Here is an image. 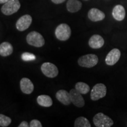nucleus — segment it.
Here are the masks:
<instances>
[{"instance_id":"1","label":"nucleus","mask_w":127,"mask_h":127,"mask_svg":"<svg viewBox=\"0 0 127 127\" xmlns=\"http://www.w3.org/2000/svg\"><path fill=\"white\" fill-rule=\"evenodd\" d=\"M98 63V58L96 55L90 54L79 57L78 64L79 66L85 68H92L96 65Z\"/></svg>"},{"instance_id":"2","label":"nucleus","mask_w":127,"mask_h":127,"mask_svg":"<svg viewBox=\"0 0 127 127\" xmlns=\"http://www.w3.org/2000/svg\"><path fill=\"white\" fill-rule=\"evenodd\" d=\"M71 30L69 26L66 24H61L56 28L55 35L58 40L65 41L70 38Z\"/></svg>"},{"instance_id":"3","label":"nucleus","mask_w":127,"mask_h":127,"mask_svg":"<svg viewBox=\"0 0 127 127\" xmlns=\"http://www.w3.org/2000/svg\"><path fill=\"white\" fill-rule=\"evenodd\" d=\"M26 40L30 45L40 48L45 44V40L42 35L36 31H32L27 35Z\"/></svg>"},{"instance_id":"4","label":"nucleus","mask_w":127,"mask_h":127,"mask_svg":"<svg viewBox=\"0 0 127 127\" xmlns=\"http://www.w3.org/2000/svg\"><path fill=\"white\" fill-rule=\"evenodd\" d=\"M93 123L97 127H110L114 124L113 120L102 112L96 114L94 117Z\"/></svg>"},{"instance_id":"5","label":"nucleus","mask_w":127,"mask_h":127,"mask_svg":"<svg viewBox=\"0 0 127 127\" xmlns=\"http://www.w3.org/2000/svg\"><path fill=\"white\" fill-rule=\"evenodd\" d=\"M20 7L19 0H9L3 5L1 8V12L5 15H10L18 11Z\"/></svg>"},{"instance_id":"6","label":"nucleus","mask_w":127,"mask_h":127,"mask_svg":"<svg viewBox=\"0 0 127 127\" xmlns=\"http://www.w3.org/2000/svg\"><path fill=\"white\" fill-rule=\"evenodd\" d=\"M107 87L104 84L99 83L95 85L91 92V99L96 101L105 96L107 94Z\"/></svg>"},{"instance_id":"7","label":"nucleus","mask_w":127,"mask_h":127,"mask_svg":"<svg viewBox=\"0 0 127 127\" xmlns=\"http://www.w3.org/2000/svg\"><path fill=\"white\" fill-rule=\"evenodd\" d=\"M41 69L44 75L51 78L56 77L59 72L57 66L51 63H44L42 64L41 66Z\"/></svg>"},{"instance_id":"8","label":"nucleus","mask_w":127,"mask_h":127,"mask_svg":"<svg viewBox=\"0 0 127 127\" xmlns=\"http://www.w3.org/2000/svg\"><path fill=\"white\" fill-rule=\"evenodd\" d=\"M32 23L31 15H24L20 17L16 23V28L20 31H24L27 30Z\"/></svg>"},{"instance_id":"9","label":"nucleus","mask_w":127,"mask_h":127,"mask_svg":"<svg viewBox=\"0 0 127 127\" xmlns=\"http://www.w3.org/2000/svg\"><path fill=\"white\" fill-rule=\"evenodd\" d=\"M69 95L71 102L74 105L79 108L83 107L85 105L84 98L82 97V94L75 89H72L69 92Z\"/></svg>"},{"instance_id":"10","label":"nucleus","mask_w":127,"mask_h":127,"mask_svg":"<svg viewBox=\"0 0 127 127\" xmlns=\"http://www.w3.org/2000/svg\"><path fill=\"white\" fill-rule=\"evenodd\" d=\"M121 57V51L118 49L114 48L111 50L105 58V63L108 65H114L119 61Z\"/></svg>"},{"instance_id":"11","label":"nucleus","mask_w":127,"mask_h":127,"mask_svg":"<svg viewBox=\"0 0 127 127\" xmlns=\"http://www.w3.org/2000/svg\"><path fill=\"white\" fill-rule=\"evenodd\" d=\"M20 88L25 94H30L34 91V84L28 78H23L20 81Z\"/></svg>"},{"instance_id":"12","label":"nucleus","mask_w":127,"mask_h":127,"mask_svg":"<svg viewBox=\"0 0 127 127\" xmlns=\"http://www.w3.org/2000/svg\"><path fill=\"white\" fill-rule=\"evenodd\" d=\"M104 39L99 35H93L88 41L90 47L93 49L101 48L104 45Z\"/></svg>"},{"instance_id":"13","label":"nucleus","mask_w":127,"mask_h":127,"mask_svg":"<svg viewBox=\"0 0 127 127\" xmlns=\"http://www.w3.org/2000/svg\"><path fill=\"white\" fill-rule=\"evenodd\" d=\"M88 17L92 21L97 22L104 20L105 17V15L102 11L94 8H91L88 11Z\"/></svg>"},{"instance_id":"14","label":"nucleus","mask_w":127,"mask_h":127,"mask_svg":"<svg viewBox=\"0 0 127 127\" xmlns=\"http://www.w3.org/2000/svg\"><path fill=\"white\" fill-rule=\"evenodd\" d=\"M55 96L58 101L65 105H69L71 103L69 93H68L66 90H59L57 91Z\"/></svg>"},{"instance_id":"15","label":"nucleus","mask_w":127,"mask_h":127,"mask_svg":"<svg viewBox=\"0 0 127 127\" xmlns=\"http://www.w3.org/2000/svg\"><path fill=\"white\" fill-rule=\"evenodd\" d=\"M114 18L118 21H123L125 17V10L124 7L121 5H117L114 8L112 12Z\"/></svg>"},{"instance_id":"16","label":"nucleus","mask_w":127,"mask_h":127,"mask_svg":"<svg viewBox=\"0 0 127 127\" xmlns=\"http://www.w3.org/2000/svg\"><path fill=\"white\" fill-rule=\"evenodd\" d=\"M82 8V3L78 0H68L66 3V8L69 12L75 13Z\"/></svg>"},{"instance_id":"17","label":"nucleus","mask_w":127,"mask_h":127,"mask_svg":"<svg viewBox=\"0 0 127 127\" xmlns=\"http://www.w3.org/2000/svg\"><path fill=\"white\" fill-rule=\"evenodd\" d=\"M13 52V47L8 42H4L0 44V55L7 57Z\"/></svg>"},{"instance_id":"18","label":"nucleus","mask_w":127,"mask_h":127,"mask_svg":"<svg viewBox=\"0 0 127 127\" xmlns=\"http://www.w3.org/2000/svg\"><path fill=\"white\" fill-rule=\"evenodd\" d=\"M36 101L38 105L44 107H50L53 104L52 98L47 95H39L36 99Z\"/></svg>"},{"instance_id":"19","label":"nucleus","mask_w":127,"mask_h":127,"mask_svg":"<svg viewBox=\"0 0 127 127\" xmlns=\"http://www.w3.org/2000/svg\"><path fill=\"white\" fill-rule=\"evenodd\" d=\"M75 127H91V125L88 119L84 117H78L76 119L74 123Z\"/></svg>"},{"instance_id":"20","label":"nucleus","mask_w":127,"mask_h":127,"mask_svg":"<svg viewBox=\"0 0 127 127\" xmlns=\"http://www.w3.org/2000/svg\"><path fill=\"white\" fill-rule=\"evenodd\" d=\"M75 88L81 94H86L90 90V88L88 84L83 82H77L75 84Z\"/></svg>"},{"instance_id":"21","label":"nucleus","mask_w":127,"mask_h":127,"mask_svg":"<svg viewBox=\"0 0 127 127\" xmlns=\"http://www.w3.org/2000/svg\"><path fill=\"white\" fill-rule=\"evenodd\" d=\"M11 119L7 116L0 114V127H7L11 123Z\"/></svg>"},{"instance_id":"22","label":"nucleus","mask_w":127,"mask_h":127,"mask_svg":"<svg viewBox=\"0 0 127 127\" xmlns=\"http://www.w3.org/2000/svg\"><path fill=\"white\" fill-rule=\"evenodd\" d=\"M21 58L24 61H30L35 60L36 56L33 54L30 53V52H25L22 54Z\"/></svg>"},{"instance_id":"23","label":"nucleus","mask_w":127,"mask_h":127,"mask_svg":"<svg viewBox=\"0 0 127 127\" xmlns=\"http://www.w3.org/2000/svg\"><path fill=\"white\" fill-rule=\"evenodd\" d=\"M30 127H42V125L41 122L37 120H32L30 123Z\"/></svg>"},{"instance_id":"24","label":"nucleus","mask_w":127,"mask_h":127,"mask_svg":"<svg viewBox=\"0 0 127 127\" xmlns=\"http://www.w3.org/2000/svg\"><path fill=\"white\" fill-rule=\"evenodd\" d=\"M30 127V125H28L27 122L25 121H24L22 122V123L18 125V127Z\"/></svg>"},{"instance_id":"25","label":"nucleus","mask_w":127,"mask_h":127,"mask_svg":"<svg viewBox=\"0 0 127 127\" xmlns=\"http://www.w3.org/2000/svg\"><path fill=\"white\" fill-rule=\"evenodd\" d=\"M51 1H52V2L54 3V4H61V3L64 2V1H65L66 0H51Z\"/></svg>"},{"instance_id":"26","label":"nucleus","mask_w":127,"mask_h":127,"mask_svg":"<svg viewBox=\"0 0 127 127\" xmlns=\"http://www.w3.org/2000/svg\"><path fill=\"white\" fill-rule=\"evenodd\" d=\"M9 0H0V4H5Z\"/></svg>"},{"instance_id":"27","label":"nucleus","mask_w":127,"mask_h":127,"mask_svg":"<svg viewBox=\"0 0 127 127\" xmlns=\"http://www.w3.org/2000/svg\"><path fill=\"white\" fill-rule=\"evenodd\" d=\"M84 1H88V0H84Z\"/></svg>"}]
</instances>
